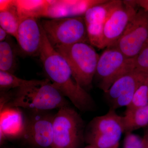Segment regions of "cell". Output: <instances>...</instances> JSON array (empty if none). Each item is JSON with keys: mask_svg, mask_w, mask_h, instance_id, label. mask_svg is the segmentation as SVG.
Here are the masks:
<instances>
[{"mask_svg": "<svg viewBox=\"0 0 148 148\" xmlns=\"http://www.w3.org/2000/svg\"><path fill=\"white\" fill-rule=\"evenodd\" d=\"M42 29V43L39 56L48 79L79 110L94 111L95 101L76 82L69 64L51 45Z\"/></svg>", "mask_w": 148, "mask_h": 148, "instance_id": "1", "label": "cell"}, {"mask_svg": "<svg viewBox=\"0 0 148 148\" xmlns=\"http://www.w3.org/2000/svg\"><path fill=\"white\" fill-rule=\"evenodd\" d=\"M3 107L23 108L32 111H47L68 106L65 96L48 79L42 83L15 89L5 93Z\"/></svg>", "mask_w": 148, "mask_h": 148, "instance_id": "2", "label": "cell"}, {"mask_svg": "<svg viewBox=\"0 0 148 148\" xmlns=\"http://www.w3.org/2000/svg\"><path fill=\"white\" fill-rule=\"evenodd\" d=\"M69 64L76 82L86 90L92 86L100 55L87 43L54 48Z\"/></svg>", "mask_w": 148, "mask_h": 148, "instance_id": "3", "label": "cell"}, {"mask_svg": "<svg viewBox=\"0 0 148 148\" xmlns=\"http://www.w3.org/2000/svg\"><path fill=\"white\" fill-rule=\"evenodd\" d=\"M124 132L123 116L110 108L106 114L95 117L88 123L84 139L95 148H119Z\"/></svg>", "mask_w": 148, "mask_h": 148, "instance_id": "4", "label": "cell"}, {"mask_svg": "<svg viewBox=\"0 0 148 148\" xmlns=\"http://www.w3.org/2000/svg\"><path fill=\"white\" fill-rule=\"evenodd\" d=\"M40 22L53 48L80 42L90 44L84 16L43 19Z\"/></svg>", "mask_w": 148, "mask_h": 148, "instance_id": "5", "label": "cell"}, {"mask_svg": "<svg viewBox=\"0 0 148 148\" xmlns=\"http://www.w3.org/2000/svg\"><path fill=\"white\" fill-rule=\"evenodd\" d=\"M51 148H78L84 139V123L79 114L68 106L58 109L53 116Z\"/></svg>", "mask_w": 148, "mask_h": 148, "instance_id": "6", "label": "cell"}, {"mask_svg": "<svg viewBox=\"0 0 148 148\" xmlns=\"http://www.w3.org/2000/svg\"><path fill=\"white\" fill-rule=\"evenodd\" d=\"M134 70L133 58H128L117 49L109 47L99 56L93 81L105 92L117 79Z\"/></svg>", "mask_w": 148, "mask_h": 148, "instance_id": "7", "label": "cell"}, {"mask_svg": "<svg viewBox=\"0 0 148 148\" xmlns=\"http://www.w3.org/2000/svg\"><path fill=\"white\" fill-rule=\"evenodd\" d=\"M148 43V13L139 9L121 37L110 47L134 58Z\"/></svg>", "mask_w": 148, "mask_h": 148, "instance_id": "8", "label": "cell"}, {"mask_svg": "<svg viewBox=\"0 0 148 148\" xmlns=\"http://www.w3.org/2000/svg\"><path fill=\"white\" fill-rule=\"evenodd\" d=\"M148 77L147 74L134 70L117 79L104 92V98L110 108L116 110L129 106L138 87Z\"/></svg>", "mask_w": 148, "mask_h": 148, "instance_id": "9", "label": "cell"}, {"mask_svg": "<svg viewBox=\"0 0 148 148\" xmlns=\"http://www.w3.org/2000/svg\"><path fill=\"white\" fill-rule=\"evenodd\" d=\"M32 112V115L26 119L23 138L36 147L52 148L54 115L46 111Z\"/></svg>", "mask_w": 148, "mask_h": 148, "instance_id": "10", "label": "cell"}, {"mask_svg": "<svg viewBox=\"0 0 148 148\" xmlns=\"http://www.w3.org/2000/svg\"><path fill=\"white\" fill-rule=\"evenodd\" d=\"M135 0L122 1L111 13L104 26L102 49L116 42L137 12Z\"/></svg>", "mask_w": 148, "mask_h": 148, "instance_id": "11", "label": "cell"}, {"mask_svg": "<svg viewBox=\"0 0 148 148\" xmlns=\"http://www.w3.org/2000/svg\"><path fill=\"white\" fill-rule=\"evenodd\" d=\"M120 0H106L88 10L84 16L89 42L94 47L102 49L103 32L107 19Z\"/></svg>", "mask_w": 148, "mask_h": 148, "instance_id": "12", "label": "cell"}, {"mask_svg": "<svg viewBox=\"0 0 148 148\" xmlns=\"http://www.w3.org/2000/svg\"><path fill=\"white\" fill-rule=\"evenodd\" d=\"M15 38L24 55H39L42 40V29L40 21L32 17L21 19Z\"/></svg>", "mask_w": 148, "mask_h": 148, "instance_id": "13", "label": "cell"}, {"mask_svg": "<svg viewBox=\"0 0 148 148\" xmlns=\"http://www.w3.org/2000/svg\"><path fill=\"white\" fill-rule=\"evenodd\" d=\"M106 0H50L45 17L49 19L84 16L90 8Z\"/></svg>", "mask_w": 148, "mask_h": 148, "instance_id": "14", "label": "cell"}, {"mask_svg": "<svg viewBox=\"0 0 148 148\" xmlns=\"http://www.w3.org/2000/svg\"><path fill=\"white\" fill-rule=\"evenodd\" d=\"M0 142L6 139L23 138L26 119L18 108L5 106L1 108Z\"/></svg>", "mask_w": 148, "mask_h": 148, "instance_id": "15", "label": "cell"}, {"mask_svg": "<svg viewBox=\"0 0 148 148\" xmlns=\"http://www.w3.org/2000/svg\"><path fill=\"white\" fill-rule=\"evenodd\" d=\"M20 19L14 0L0 1V26L15 38Z\"/></svg>", "mask_w": 148, "mask_h": 148, "instance_id": "16", "label": "cell"}, {"mask_svg": "<svg viewBox=\"0 0 148 148\" xmlns=\"http://www.w3.org/2000/svg\"><path fill=\"white\" fill-rule=\"evenodd\" d=\"M123 118L124 133L132 132L148 125V105L135 108L126 109Z\"/></svg>", "mask_w": 148, "mask_h": 148, "instance_id": "17", "label": "cell"}, {"mask_svg": "<svg viewBox=\"0 0 148 148\" xmlns=\"http://www.w3.org/2000/svg\"><path fill=\"white\" fill-rule=\"evenodd\" d=\"M20 20L26 18L45 17L47 0H14Z\"/></svg>", "mask_w": 148, "mask_h": 148, "instance_id": "18", "label": "cell"}, {"mask_svg": "<svg viewBox=\"0 0 148 148\" xmlns=\"http://www.w3.org/2000/svg\"><path fill=\"white\" fill-rule=\"evenodd\" d=\"M10 36L0 42V71L14 74L17 66V50Z\"/></svg>", "mask_w": 148, "mask_h": 148, "instance_id": "19", "label": "cell"}, {"mask_svg": "<svg viewBox=\"0 0 148 148\" xmlns=\"http://www.w3.org/2000/svg\"><path fill=\"white\" fill-rule=\"evenodd\" d=\"M45 80L22 79L13 74L0 71V90L1 92H7L16 88L40 84L43 82Z\"/></svg>", "mask_w": 148, "mask_h": 148, "instance_id": "20", "label": "cell"}, {"mask_svg": "<svg viewBox=\"0 0 148 148\" xmlns=\"http://www.w3.org/2000/svg\"><path fill=\"white\" fill-rule=\"evenodd\" d=\"M148 105V77L136 90L132 102L126 109L130 110Z\"/></svg>", "mask_w": 148, "mask_h": 148, "instance_id": "21", "label": "cell"}, {"mask_svg": "<svg viewBox=\"0 0 148 148\" xmlns=\"http://www.w3.org/2000/svg\"><path fill=\"white\" fill-rule=\"evenodd\" d=\"M133 59L135 70L148 75V43Z\"/></svg>", "mask_w": 148, "mask_h": 148, "instance_id": "22", "label": "cell"}, {"mask_svg": "<svg viewBox=\"0 0 148 148\" xmlns=\"http://www.w3.org/2000/svg\"><path fill=\"white\" fill-rule=\"evenodd\" d=\"M125 134L123 148H143V138L132 132Z\"/></svg>", "mask_w": 148, "mask_h": 148, "instance_id": "23", "label": "cell"}, {"mask_svg": "<svg viewBox=\"0 0 148 148\" xmlns=\"http://www.w3.org/2000/svg\"><path fill=\"white\" fill-rule=\"evenodd\" d=\"M137 7L148 13V0H135Z\"/></svg>", "mask_w": 148, "mask_h": 148, "instance_id": "24", "label": "cell"}, {"mask_svg": "<svg viewBox=\"0 0 148 148\" xmlns=\"http://www.w3.org/2000/svg\"><path fill=\"white\" fill-rule=\"evenodd\" d=\"M9 36L5 30L0 27V42L5 40Z\"/></svg>", "mask_w": 148, "mask_h": 148, "instance_id": "25", "label": "cell"}, {"mask_svg": "<svg viewBox=\"0 0 148 148\" xmlns=\"http://www.w3.org/2000/svg\"><path fill=\"white\" fill-rule=\"evenodd\" d=\"M143 148H148V132L146 131L143 138Z\"/></svg>", "mask_w": 148, "mask_h": 148, "instance_id": "26", "label": "cell"}, {"mask_svg": "<svg viewBox=\"0 0 148 148\" xmlns=\"http://www.w3.org/2000/svg\"><path fill=\"white\" fill-rule=\"evenodd\" d=\"M84 148H95V147H94L93 146H92V145H88V146H87V147H85Z\"/></svg>", "mask_w": 148, "mask_h": 148, "instance_id": "27", "label": "cell"}, {"mask_svg": "<svg viewBox=\"0 0 148 148\" xmlns=\"http://www.w3.org/2000/svg\"><path fill=\"white\" fill-rule=\"evenodd\" d=\"M147 132H148V129L147 130Z\"/></svg>", "mask_w": 148, "mask_h": 148, "instance_id": "28", "label": "cell"}]
</instances>
